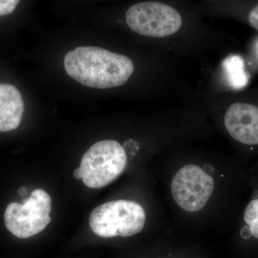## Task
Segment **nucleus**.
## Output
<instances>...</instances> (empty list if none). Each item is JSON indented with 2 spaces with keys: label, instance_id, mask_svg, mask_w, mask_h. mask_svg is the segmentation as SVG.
I'll return each mask as SVG.
<instances>
[{
  "label": "nucleus",
  "instance_id": "nucleus-9",
  "mask_svg": "<svg viewBox=\"0 0 258 258\" xmlns=\"http://www.w3.org/2000/svg\"><path fill=\"white\" fill-rule=\"evenodd\" d=\"M222 66L232 88L239 90L247 86L249 82V76L244 70V60L241 56H228L224 60Z\"/></svg>",
  "mask_w": 258,
  "mask_h": 258
},
{
  "label": "nucleus",
  "instance_id": "nucleus-15",
  "mask_svg": "<svg viewBox=\"0 0 258 258\" xmlns=\"http://www.w3.org/2000/svg\"><path fill=\"white\" fill-rule=\"evenodd\" d=\"M257 52H258V43H257Z\"/></svg>",
  "mask_w": 258,
  "mask_h": 258
},
{
  "label": "nucleus",
  "instance_id": "nucleus-12",
  "mask_svg": "<svg viewBox=\"0 0 258 258\" xmlns=\"http://www.w3.org/2000/svg\"><path fill=\"white\" fill-rule=\"evenodd\" d=\"M248 22L251 26L258 31V5L249 13Z\"/></svg>",
  "mask_w": 258,
  "mask_h": 258
},
{
  "label": "nucleus",
  "instance_id": "nucleus-8",
  "mask_svg": "<svg viewBox=\"0 0 258 258\" xmlns=\"http://www.w3.org/2000/svg\"><path fill=\"white\" fill-rule=\"evenodd\" d=\"M24 101L18 88L0 83V132L18 128L23 118Z\"/></svg>",
  "mask_w": 258,
  "mask_h": 258
},
{
  "label": "nucleus",
  "instance_id": "nucleus-6",
  "mask_svg": "<svg viewBox=\"0 0 258 258\" xmlns=\"http://www.w3.org/2000/svg\"><path fill=\"white\" fill-rule=\"evenodd\" d=\"M214 187L213 178L195 164L180 169L171 184V194L178 206L190 212L199 211L206 205Z\"/></svg>",
  "mask_w": 258,
  "mask_h": 258
},
{
  "label": "nucleus",
  "instance_id": "nucleus-13",
  "mask_svg": "<svg viewBox=\"0 0 258 258\" xmlns=\"http://www.w3.org/2000/svg\"><path fill=\"white\" fill-rule=\"evenodd\" d=\"M74 176L75 179H82V173H81V169L78 168L74 171Z\"/></svg>",
  "mask_w": 258,
  "mask_h": 258
},
{
  "label": "nucleus",
  "instance_id": "nucleus-3",
  "mask_svg": "<svg viewBox=\"0 0 258 258\" xmlns=\"http://www.w3.org/2000/svg\"><path fill=\"white\" fill-rule=\"evenodd\" d=\"M127 157L123 147L114 140L96 142L85 153L81 161L83 183L97 189L106 186L121 174Z\"/></svg>",
  "mask_w": 258,
  "mask_h": 258
},
{
  "label": "nucleus",
  "instance_id": "nucleus-2",
  "mask_svg": "<svg viewBox=\"0 0 258 258\" xmlns=\"http://www.w3.org/2000/svg\"><path fill=\"white\" fill-rule=\"evenodd\" d=\"M146 213L139 204L128 200L108 202L91 212L89 225L101 237H129L144 229Z\"/></svg>",
  "mask_w": 258,
  "mask_h": 258
},
{
  "label": "nucleus",
  "instance_id": "nucleus-11",
  "mask_svg": "<svg viewBox=\"0 0 258 258\" xmlns=\"http://www.w3.org/2000/svg\"><path fill=\"white\" fill-rule=\"evenodd\" d=\"M19 3L17 0H0V16L11 14Z\"/></svg>",
  "mask_w": 258,
  "mask_h": 258
},
{
  "label": "nucleus",
  "instance_id": "nucleus-7",
  "mask_svg": "<svg viewBox=\"0 0 258 258\" xmlns=\"http://www.w3.org/2000/svg\"><path fill=\"white\" fill-rule=\"evenodd\" d=\"M225 125L231 137L247 145L258 144V107L249 103H236L225 115Z\"/></svg>",
  "mask_w": 258,
  "mask_h": 258
},
{
  "label": "nucleus",
  "instance_id": "nucleus-5",
  "mask_svg": "<svg viewBox=\"0 0 258 258\" xmlns=\"http://www.w3.org/2000/svg\"><path fill=\"white\" fill-rule=\"evenodd\" d=\"M129 28L141 35L152 37L170 36L181 28V15L169 5L157 2L137 3L125 14Z\"/></svg>",
  "mask_w": 258,
  "mask_h": 258
},
{
  "label": "nucleus",
  "instance_id": "nucleus-4",
  "mask_svg": "<svg viewBox=\"0 0 258 258\" xmlns=\"http://www.w3.org/2000/svg\"><path fill=\"white\" fill-rule=\"evenodd\" d=\"M52 200L43 189H37L23 204L12 203L5 210L6 228L19 238L25 239L40 233L51 222Z\"/></svg>",
  "mask_w": 258,
  "mask_h": 258
},
{
  "label": "nucleus",
  "instance_id": "nucleus-14",
  "mask_svg": "<svg viewBox=\"0 0 258 258\" xmlns=\"http://www.w3.org/2000/svg\"><path fill=\"white\" fill-rule=\"evenodd\" d=\"M27 192H28V189L25 187H22L19 189V194H20L21 196H24V195H26Z\"/></svg>",
  "mask_w": 258,
  "mask_h": 258
},
{
  "label": "nucleus",
  "instance_id": "nucleus-10",
  "mask_svg": "<svg viewBox=\"0 0 258 258\" xmlns=\"http://www.w3.org/2000/svg\"><path fill=\"white\" fill-rule=\"evenodd\" d=\"M244 220L252 235L258 238V199L252 200L247 205L244 211Z\"/></svg>",
  "mask_w": 258,
  "mask_h": 258
},
{
  "label": "nucleus",
  "instance_id": "nucleus-1",
  "mask_svg": "<svg viewBox=\"0 0 258 258\" xmlns=\"http://www.w3.org/2000/svg\"><path fill=\"white\" fill-rule=\"evenodd\" d=\"M66 72L86 87L106 89L123 86L134 71L126 56L97 47H79L64 58Z\"/></svg>",
  "mask_w": 258,
  "mask_h": 258
}]
</instances>
